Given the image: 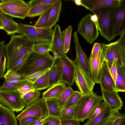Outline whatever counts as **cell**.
Segmentation results:
<instances>
[{
  "instance_id": "obj_1",
  "label": "cell",
  "mask_w": 125,
  "mask_h": 125,
  "mask_svg": "<svg viewBox=\"0 0 125 125\" xmlns=\"http://www.w3.org/2000/svg\"><path fill=\"white\" fill-rule=\"evenodd\" d=\"M34 44L20 35H11L9 43L4 46L7 71L10 70L20 58L33 51Z\"/></svg>"
},
{
  "instance_id": "obj_2",
  "label": "cell",
  "mask_w": 125,
  "mask_h": 125,
  "mask_svg": "<svg viewBox=\"0 0 125 125\" xmlns=\"http://www.w3.org/2000/svg\"><path fill=\"white\" fill-rule=\"evenodd\" d=\"M55 59L49 52L40 54L32 51L16 72L24 76H30L40 71L50 69Z\"/></svg>"
},
{
  "instance_id": "obj_3",
  "label": "cell",
  "mask_w": 125,
  "mask_h": 125,
  "mask_svg": "<svg viewBox=\"0 0 125 125\" xmlns=\"http://www.w3.org/2000/svg\"><path fill=\"white\" fill-rule=\"evenodd\" d=\"M103 100L102 96L98 95L93 91L82 95L75 106L73 119L83 122L88 118L96 106Z\"/></svg>"
},
{
  "instance_id": "obj_4",
  "label": "cell",
  "mask_w": 125,
  "mask_h": 125,
  "mask_svg": "<svg viewBox=\"0 0 125 125\" xmlns=\"http://www.w3.org/2000/svg\"><path fill=\"white\" fill-rule=\"evenodd\" d=\"M19 24V33L29 41L34 43L51 42L54 31L52 29L37 28L21 23Z\"/></svg>"
},
{
  "instance_id": "obj_5",
  "label": "cell",
  "mask_w": 125,
  "mask_h": 125,
  "mask_svg": "<svg viewBox=\"0 0 125 125\" xmlns=\"http://www.w3.org/2000/svg\"><path fill=\"white\" fill-rule=\"evenodd\" d=\"M116 42L105 45L104 60L111 65L117 59V66L125 65V31Z\"/></svg>"
},
{
  "instance_id": "obj_6",
  "label": "cell",
  "mask_w": 125,
  "mask_h": 125,
  "mask_svg": "<svg viewBox=\"0 0 125 125\" xmlns=\"http://www.w3.org/2000/svg\"><path fill=\"white\" fill-rule=\"evenodd\" d=\"M116 8H104L91 11L98 17L97 28L100 34L109 41L115 38L112 28L111 17Z\"/></svg>"
},
{
  "instance_id": "obj_7",
  "label": "cell",
  "mask_w": 125,
  "mask_h": 125,
  "mask_svg": "<svg viewBox=\"0 0 125 125\" xmlns=\"http://www.w3.org/2000/svg\"><path fill=\"white\" fill-rule=\"evenodd\" d=\"M0 104L17 113L22 110L25 107L23 98L18 90L2 86L0 87Z\"/></svg>"
},
{
  "instance_id": "obj_8",
  "label": "cell",
  "mask_w": 125,
  "mask_h": 125,
  "mask_svg": "<svg viewBox=\"0 0 125 125\" xmlns=\"http://www.w3.org/2000/svg\"><path fill=\"white\" fill-rule=\"evenodd\" d=\"M92 14L84 16L79 23L77 32L89 43L92 44L98 37L99 30L96 23L91 19Z\"/></svg>"
},
{
  "instance_id": "obj_9",
  "label": "cell",
  "mask_w": 125,
  "mask_h": 125,
  "mask_svg": "<svg viewBox=\"0 0 125 125\" xmlns=\"http://www.w3.org/2000/svg\"><path fill=\"white\" fill-rule=\"evenodd\" d=\"M48 110L45 99L40 97L34 103L26 107L16 119L20 120L29 117H33L43 119L48 116Z\"/></svg>"
},
{
  "instance_id": "obj_10",
  "label": "cell",
  "mask_w": 125,
  "mask_h": 125,
  "mask_svg": "<svg viewBox=\"0 0 125 125\" xmlns=\"http://www.w3.org/2000/svg\"><path fill=\"white\" fill-rule=\"evenodd\" d=\"M100 43L101 49L97 56L94 58H89L88 60L90 75L95 83H100L102 70L104 60L105 45Z\"/></svg>"
},
{
  "instance_id": "obj_11",
  "label": "cell",
  "mask_w": 125,
  "mask_h": 125,
  "mask_svg": "<svg viewBox=\"0 0 125 125\" xmlns=\"http://www.w3.org/2000/svg\"><path fill=\"white\" fill-rule=\"evenodd\" d=\"M112 26L115 37L125 31V0H122L116 7L112 15Z\"/></svg>"
},
{
  "instance_id": "obj_12",
  "label": "cell",
  "mask_w": 125,
  "mask_h": 125,
  "mask_svg": "<svg viewBox=\"0 0 125 125\" xmlns=\"http://www.w3.org/2000/svg\"><path fill=\"white\" fill-rule=\"evenodd\" d=\"M75 81L82 95L89 94L93 91L95 83L90 76L77 65L75 73Z\"/></svg>"
},
{
  "instance_id": "obj_13",
  "label": "cell",
  "mask_w": 125,
  "mask_h": 125,
  "mask_svg": "<svg viewBox=\"0 0 125 125\" xmlns=\"http://www.w3.org/2000/svg\"><path fill=\"white\" fill-rule=\"evenodd\" d=\"M62 75L61 82L73 86L75 81V75L77 64L67 57H60Z\"/></svg>"
},
{
  "instance_id": "obj_14",
  "label": "cell",
  "mask_w": 125,
  "mask_h": 125,
  "mask_svg": "<svg viewBox=\"0 0 125 125\" xmlns=\"http://www.w3.org/2000/svg\"><path fill=\"white\" fill-rule=\"evenodd\" d=\"M103 100L112 110H121L123 106V102L117 91L104 89L100 85Z\"/></svg>"
},
{
  "instance_id": "obj_15",
  "label": "cell",
  "mask_w": 125,
  "mask_h": 125,
  "mask_svg": "<svg viewBox=\"0 0 125 125\" xmlns=\"http://www.w3.org/2000/svg\"><path fill=\"white\" fill-rule=\"evenodd\" d=\"M73 38L76 54V57L74 62L82 70L90 76L88 60L80 44L77 31L73 33Z\"/></svg>"
},
{
  "instance_id": "obj_16",
  "label": "cell",
  "mask_w": 125,
  "mask_h": 125,
  "mask_svg": "<svg viewBox=\"0 0 125 125\" xmlns=\"http://www.w3.org/2000/svg\"><path fill=\"white\" fill-rule=\"evenodd\" d=\"M122 0H81L86 9L92 11L104 8H114L117 7Z\"/></svg>"
},
{
  "instance_id": "obj_17",
  "label": "cell",
  "mask_w": 125,
  "mask_h": 125,
  "mask_svg": "<svg viewBox=\"0 0 125 125\" xmlns=\"http://www.w3.org/2000/svg\"><path fill=\"white\" fill-rule=\"evenodd\" d=\"M61 32L60 26L58 24L55 26L51 41L50 51L53 55L58 57H67L63 52L61 39Z\"/></svg>"
},
{
  "instance_id": "obj_18",
  "label": "cell",
  "mask_w": 125,
  "mask_h": 125,
  "mask_svg": "<svg viewBox=\"0 0 125 125\" xmlns=\"http://www.w3.org/2000/svg\"><path fill=\"white\" fill-rule=\"evenodd\" d=\"M109 69V64L104 60L102 70L100 84L104 89L116 91L115 83L110 73Z\"/></svg>"
},
{
  "instance_id": "obj_19",
  "label": "cell",
  "mask_w": 125,
  "mask_h": 125,
  "mask_svg": "<svg viewBox=\"0 0 125 125\" xmlns=\"http://www.w3.org/2000/svg\"><path fill=\"white\" fill-rule=\"evenodd\" d=\"M62 9V2L60 0L53 3L45 24L44 28L52 29L59 20Z\"/></svg>"
},
{
  "instance_id": "obj_20",
  "label": "cell",
  "mask_w": 125,
  "mask_h": 125,
  "mask_svg": "<svg viewBox=\"0 0 125 125\" xmlns=\"http://www.w3.org/2000/svg\"><path fill=\"white\" fill-rule=\"evenodd\" d=\"M49 71V84L50 87L55 83L61 82L62 72L60 57H57L55 58Z\"/></svg>"
},
{
  "instance_id": "obj_21",
  "label": "cell",
  "mask_w": 125,
  "mask_h": 125,
  "mask_svg": "<svg viewBox=\"0 0 125 125\" xmlns=\"http://www.w3.org/2000/svg\"><path fill=\"white\" fill-rule=\"evenodd\" d=\"M0 18L4 27V30L8 35H11L19 33L20 31L19 24L12 18L7 16L0 11Z\"/></svg>"
},
{
  "instance_id": "obj_22",
  "label": "cell",
  "mask_w": 125,
  "mask_h": 125,
  "mask_svg": "<svg viewBox=\"0 0 125 125\" xmlns=\"http://www.w3.org/2000/svg\"><path fill=\"white\" fill-rule=\"evenodd\" d=\"M14 111L0 104V125H17Z\"/></svg>"
},
{
  "instance_id": "obj_23",
  "label": "cell",
  "mask_w": 125,
  "mask_h": 125,
  "mask_svg": "<svg viewBox=\"0 0 125 125\" xmlns=\"http://www.w3.org/2000/svg\"><path fill=\"white\" fill-rule=\"evenodd\" d=\"M67 86L66 83L63 82H60L55 83L43 93L42 98L45 99L57 98L65 90Z\"/></svg>"
},
{
  "instance_id": "obj_24",
  "label": "cell",
  "mask_w": 125,
  "mask_h": 125,
  "mask_svg": "<svg viewBox=\"0 0 125 125\" xmlns=\"http://www.w3.org/2000/svg\"><path fill=\"white\" fill-rule=\"evenodd\" d=\"M0 9L3 8L25 10H29L30 7L22 0H0Z\"/></svg>"
},
{
  "instance_id": "obj_25",
  "label": "cell",
  "mask_w": 125,
  "mask_h": 125,
  "mask_svg": "<svg viewBox=\"0 0 125 125\" xmlns=\"http://www.w3.org/2000/svg\"><path fill=\"white\" fill-rule=\"evenodd\" d=\"M117 75L115 82L116 91H125V65L117 66Z\"/></svg>"
},
{
  "instance_id": "obj_26",
  "label": "cell",
  "mask_w": 125,
  "mask_h": 125,
  "mask_svg": "<svg viewBox=\"0 0 125 125\" xmlns=\"http://www.w3.org/2000/svg\"><path fill=\"white\" fill-rule=\"evenodd\" d=\"M48 110V116L61 118V109L58 104L57 98L45 99Z\"/></svg>"
},
{
  "instance_id": "obj_27",
  "label": "cell",
  "mask_w": 125,
  "mask_h": 125,
  "mask_svg": "<svg viewBox=\"0 0 125 125\" xmlns=\"http://www.w3.org/2000/svg\"><path fill=\"white\" fill-rule=\"evenodd\" d=\"M72 29V26H69L61 33V39L63 52L66 54L70 50Z\"/></svg>"
},
{
  "instance_id": "obj_28",
  "label": "cell",
  "mask_w": 125,
  "mask_h": 125,
  "mask_svg": "<svg viewBox=\"0 0 125 125\" xmlns=\"http://www.w3.org/2000/svg\"><path fill=\"white\" fill-rule=\"evenodd\" d=\"M49 70L33 83L34 90H41L50 87L49 84Z\"/></svg>"
},
{
  "instance_id": "obj_29",
  "label": "cell",
  "mask_w": 125,
  "mask_h": 125,
  "mask_svg": "<svg viewBox=\"0 0 125 125\" xmlns=\"http://www.w3.org/2000/svg\"><path fill=\"white\" fill-rule=\"evenodd\" d=\"M112 110L110 106L106 103L105 107L101 112L89 123L84 125H97L109 116Z\"/></svg>"
},
{
  "instance_id": "obj_30",
  "label": "cell",
  "mask_w": 125,
  "mask_h": 125,
  "mask_svg": "<svg viewBox=\"0 0 125 125\" xmlns=\"http://www.w3.org/2000/svg\"><path fill=\"white\" fill-rule=\"evenodd\" d=\"M4 14L11 17L24 19L27 17L29 10H25L3 8L0 9Z\"/></svg>"
},
{
  "instance_id": "obj_31",
  "label": "cell",
  "mask_w": 125,
  "mask_h": 125,
  "mask_svg": "<svg viewBox=\"0 0 125 125\" xmlns=\"http://www.w3.org/2000/svg\"><path fill=\"white\" fill-rule=\"evenodd\" d=\"M52 4L31 7L28 13L27 17H33L40 16L51 8Z\"/></svg>"
},
{
  "instance_id": "obj_32",
  "label": "cell",
  "mask_w": 125,
  "mask_h": 125,
  "mask_svg": "<svg viewBox=\"0 0 125 125\" xmlns=\"http://www.w3.org/2000/svg\"><path fill=\"white\" fill-rule=\"evenodd\" d=\"M71 86L67 87L64 91L57 98L60 108H62L71 96L75 92Z\"/></svg>"
},
{
  "instance_id": "obj_33",
  "label": "cell",
  "mask_w": 125,
  "mask_h": 125,
  "mask_svg": "<svg viewBox=\"0 0 125 125\" xmlns=\"http://www.w3.org/2000/svg\"><path fill=\"white\" fill-rule=\"evenodd\" d=\"M5 41L0 42V79L4 77L6 69L7 60L4 50Z\"/></svg>"
},
{
  "instance_id": "obj_34",
  "label": "cell",
  "mask_w": 125,
  "mask_h": 125,
  "mask_svg": "<svg viewBox=\"0 0 125 125\" xmlns=\"http://www.w3.org/2000/svg\"><path fill=\"white\" fill-rule=\"evenodd\" d=\"M3 77L8 81L13 82L21 83L28 81L25 76L10 70L7 71Z\"/></svg>"
},
{
  "instance_id": "obj_35",
  "label": "cell",
  "mask_w": 125,
  "mask_h": 125,
  "mask_svg": "<svg viewBox=\"0 0 125 125\" xmlns=\"http://www.w3.org/2000/svg\"><path fill=\"white\" fill-rule=\"evenodd\" d=\"M41 94L40 92L35 90L26 94L23 97L25 107H28L40 98Z\"/></svg>"
},
{
  "instance_id": "obj_36",
  "label": "cell",
  "mask_w": 125,
  "mask_h": 125,
  "mask_svg": "<svg viewBox=\"0 0 125 125\" xmlns=\"http://www.w3.org/2000/svg\"><path fill=\"white\" fill-rule=\"evenodd\" d=\"M125 121V114H122L118 110H115L111 118L106 125H120Z\"/></svg>"
},
{
  "instance_id": "obj_37",
  "label": "cell",
  "mask_w": 125,
  "mask_h": 125,
  "mask_svg": "<svg viewBox=\"0 0 125 125\" xmlns=\"http://www.w3.org/2000/svg\"><path fill=\"white\" fill-rule=\"evenodd\" d=\"M51 42L34 43L33 51L37 53L42 54L50 51Z\"/></svg>"
},
{
  "instance_id": "obj_38",
  "label": "cell",
  "mask_w": 125,
  "mask_h": 125,
  "mask_svg": "<svg viewBox=\"0 0 125 125\" xmlns=\"http://www.w3.org/2000/svg\"><path fill=\"white\" fill-rule=\"evenodd\" d=\"M75 106L66 108L63 107L61 111V120H68L73 119Z\"/></svg>"
},
{
  "instance_id": "obj_39",
  "label": "cell",
  "mask_w": 125,
  "mask_h": 125,
  "mask_svg": "<svg viewBox=\"0 0 125 125\" xmlns=\"http://www.w3.org/2000/svg\"><path fill=\"white\" fill-rule=\"evenodd\" d=\"M52 7L40 16L39 18L34 26L36 28H43L45 25L50 12Z\"/></svg>"
},
{
  "instance_id": "obj_40",
  "label": "cell",
  "mask_w": 125,
  "mask_h": 125,
  "mask_svg": "<svg viewBox=\"0 0 125 125\" xmlns=\"http://www.w3.org/2000/svg\"><path fill=\"white\" fill-rule=\"evenodd\" d=\"M82 96V95L80 92L77 91H75V92L68 99L63 108L75 106Z\"/></svg>"
},
{
  "instance_id": "obj_41",
  "label": "cell",
  "mask_w": 125,
  "mask_h": 125,
  "mask_svg": "<svg viewBox=\"0 0 125 125\" xmlns=\"http://www.w3.org/2000/svg\"><path fill=\"white\" fill-rule=\"evenodd\" d=\"M106 103L102 101L99 104L92 112L84 124H87L98 115L103 109Z\"/></svg>"
},
{
  "instance_id": "obj_42",
  "label": "cell",
  "mask_w": 125,
  "mask_h": 125,
  "mask_svg": "<svg viewBox=\"0 0 125 125\" xmlns=\"http://www.w3.org/2000/svg\"><path fill=\"white\" fill-rule=\"evenodd\" d=\"M30 83L28 81L21 83L10 82L5 79V81L2 86L11 89L18 90L24 85Z\"/></svg>"
},
{
  "instance_id": "obj_43",
  "label": "cell",
  "mask_w": 125,
  "mask_h": 125,
  "mask_svg": "<svg viewBox=\"0 0 125 125\" xmlns=\"http://www.w3.org/2000/svg\"><path fill=\"white\" fill-rule=\"evenodd\" d=\"M61 119L58 117L48 116L43 119L41 125H61Z\"/></svg>"
},
{
  "instance_id": "obj_44",
  "label": "cell",
  "mask_w": 125,
  "mask_h": 125,
  "mask_svg": "<svg viewBox=\"0 0 125 125\" xmlns=\"http://www.w3.org/2000/svg\"><path fill=\"white\" fill-rule=\"evenodd\" d=\"M50 69L40 71L28 76H25V79L30 83H33L48 72Z\"/></svg>"
},
{
  "instance_id": "obj_45",
  "label": "cell",
  "mask_w": 125,
  "mask_h": 125,
  "mask_svg": "<svg viewBox=\"0 0 125 125\" xmlns=\"http://www.w3.org/2000/svg\"><path fill=\"white\" fill-rule=\"evenodd\" d=\"M58 0H32L29 1L28 3L30 7L36 6L52 4Z\"/></svg>"
},
{
  "instance_id": "obj_46",
  "label": "cell",
  "mask_w": 125,
  "mask_h": 125,
  "mask_svg": "<svg viewBox=\"0 0 125 125\" xmlns=\"http://www.w3.org/2000/svg\"><path fill=\"white\" fill-rule=\"evenodd\" d=\"M33 83H29L23 86L18 90L21 97L30 92L34 90Z\"/></svg>"
},
{
  "instance_id": "obj_47",
  "label": "cell",
  "mask_w": 125,
  "mask_h": 125,
  "mask_svg": "<svg viewBox=\"0 0 125 125\" xmlns=\"http://www.w3.org/2000/svg\"><path fill=\"white\" fill-rule=\"evenodd\" d=\"M29 53H27L18 60L10 70L16 72L23 65Z\"/></svg>"
},
{
  "instance_id": "obj_48",
  "label": "cell",
  "mask_w": 125,
  "mask_h": 125,
  "mask_svg": "<svg viewBox=\"0 0 125 125\" xmlns=\"http://www.w3.org/2000/svg\"><path fill=\"white\" fill-rule=\"evenodd\" d=\"M100 43L98 42L95 43L93 46L91 54L89 58H94L97 55L101 49Z\"/></svg>"
},
{
  "instance_id": "obj_49",
  "label": "cell",
  "mask_w": 125,
  "mask_h": 125,
  "mask_svg": "<svg viewBox=\"0 0 125 125\" xmlns=\"http://www.w3.org/2000/svg\"><path fill=\"white\" fill-rule=\"evenodd\" d=\"M40 119H42L35 117H28L20 120L19 124L20 125H28L35 120Z\"/></svg>"
},
{
  "instance_id": "obj_50",
  "label": "cell",
  "mask_w": 125,
  "mask_h": 125,
  "mask_svg": "<svg viewBox=\"0 0 125 125\" xmlns=\"http://www.w3.org/2000/svg\"><path fill=\"white\" fill-rule=\"evenodd\" d=\"M117 59H115L113 61L111 65V67H110L109 71L111 74L115 82L116 80L117 75L116 62Z\"/></svg>"
},
{
  "instance_id": "obj_51",
  "label": "cell",
  "mask_w": 125,
  "mask_h": 125,
  "mask_svg": "<svg viewBox=\"0 0 125 125\" xmlns=\"http://www.w3.org/2000/svg\"><path fill=\"white\" fill-rule=\"evenodd\" d=\"M61 125H81L79 122L74 119L61 120Z\"/></svg>"
},
{
  "instance_id": "obj_52",
  "label": "cell",
  "mask_w": 125,
  "mask_h": 125,
  "mask_svg": "<svg viewBox=\"0 0 125 125\" xmlns=\"http://www.w3.org/2000/svg\"><path fill=\"white\" fill-rule=\"evenodd\" d=\"M115 110H113L110 115L103 120L101 122L96 125H106L111 118L114 113Z\"/></svg>"
},
{
  "instance_id": "obj_53",
  "label": "cell",
  "mask_w": 125,
  "mask_h": 125,
  "mask_svg": "<svg viewBox=\"0 0 125 125\" xmlns=\"http://www.w3.org/2000/svg\"><path fill=\"white\" fill-rule=\"evenodd\" d=\"M43 119H40L35 120L28 125H41L42 124Z\"/></svg>"
},
{
  "instance_id": "obj_54",
  "label": "cell",
  "mask_w": 125,
  "mask_h": 125,
  "mask_svg": "<svg viewBox=\"0 0 125 125\" xmlns=\"http://www.w3.org/2000/svg\"><path fill=\"white\" fill-rule=\"evenodd\" d=\"M91 20L96 24L97 27V21L98 18L97 15L95 14L92 15L91 17Z\"/></svg>"
},
{
  "instance_id": "obj_55",
  "label": "cell",
  "mask_w": 125,
  "mask_h": 125,
  "mask_svg": "<svg viewBox=\"0 0 125 125\" xmlns=\"http://www.w3.org/2000/svg\"><path fill=\"white\" fill-rule=\"evenodd\" d=\"M76 5L79 6H82L86 9V7L82 3L81 0H75L73 1Z\"/></svg>"
},
{
  "instance_id": "obj_56",
  "label": "cell",
  "mask_w": 125,
  "mask_h": 125,
  "mask_svg": "<svg viewBox=\"0 0 125 125\" xmlns=\"http://www.w3.org/2000/svg\"><path fill=\"white\" fill-rule=\"evenodd\" d=\"M0 29L4 30V27L2 21L0 18Z\"/></svg>"
},
{
  "instance_id": "obj_57",
  "label": "cell",
  "mask_w": 125,
  "mask_h": 125,
  "mask_svg": "<svg viewBox=\"0 0 125 125\" xmlns=\"http://www.w3.org/2000/svg\"><path fill=\"white\" fill-rule=\"evenodd\" d=\"M124 123H122L120 125H124Z\"/></svg>"
}]
</instances>
